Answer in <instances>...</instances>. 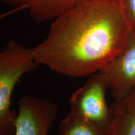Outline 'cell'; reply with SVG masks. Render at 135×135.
<instances>
[{
	"instance_id": "1",
	"label": "cell",
	"mask_w": 135,
	"mask_h": 135,
	"mask_svg": "<svg viewBox=\"0 0 135 135\" xmlns=\"http://www.w3.org/2000/svg\"><path fill=\"white\" fill-rule=\"evenodd\" d=\"M130 33L120 0H86L53 20L33 55L39 65L61 75L86 76L122 53Z\"/></svg>"
},
{
	"instance_id": "2",
	"label": "cell",
	"mask_w": 135,
	"mask_h": 135,
	"mask_svg": "<svg viewBox=\"0 0 135 135\" xmlns=\"http://www.w3.org/2000/svg\"><path fill=\"white\" fill-rule=\"evenodd\" d=\"M39 65L33 48H26L14 40L0 53V135L15 134L18 112L11 108L13 91L22 76Z\"/></svg>"
},
{
	"instance_id": "3",
	"label": "cell",
	"mask_w": 135,
	"mask_h": 135,
	"mask_svg": "<svg viewBox=\"0 0 135 135\" xmlns=\"http://www.w3.org/2000/svg\"><path fill=\"white\" fill-rule=\"evenodd\" d=\"M108 88L107 81L100 73L89 75L86 83L72 94L69 113L104 131L112 117L111 106L106 104L105 98Z\"/></svg>"
},
{
	"instance_id": "4",
	"label": "cell",
	"mask_w": 135,
	"mask_h": 135,
	"mask_svg": "<svg viewBox=\"0 0 135 135\" xmlns=\"http://www.w3.org/2000/svg\"><path fill=\"white\" fill-rule=\"evenodd\" d=\"M58 106L46 99L23 96L18 101L15 135H48Z\"/></svg>"
},
{
	"instance_id": "5",
	"label": "cell",
	"mask_w": 135,
	"mask_h": 135,
	"mask_svg": "<svg viewBox=\"0 0 135 135\" xmlns=\"http://www.w3.org/2000/svg\"><path fill=\"white\" fill-rule=\"evenodd\" d=\"M99 72L107 81L114 100L123 98L135 88L134 33L131 31L124 51Z\"/></svg>"
},
{
	"instance_id": "6",
	"label": "cell",
	"mask_w": 135,
	"mask_h": 135,
	"mask_svg": "<svg viewBox=\"0 0 135 135\" xmlns=\"http://www.w3.org/2000/svg\"><path fill=\"white\" fill-rule=\"evenodd\" d=\"M10 8L2 16L27 11L36 23L54 20L78 3L86 0H0Z\"/></svg>"
},
{
	"instance_id": "7",
	"label": "cell",
	"mask_w": 135,
	"mask_h": 135,
	"mask_svg": "<svg viewBox=\"0 0 135 135\" xmlns=\"http://www.w3.org/2000/svg\"><path fill=\"white\" fill-rule=\"evenodd\" d=\"M110 106L112 117L104 135H135V88Z\"/></svg>"
},
{
	"instance_id": "8",
	"label": "cell",
	"mask_w": 135,
	"mask_h": 135,
	"mask_svg": "<svg viewBox=\"0 0 135 135\" xmlns=\"http://www.w3.org/2000/svg\"><path fill=\"white\" fill-rule=\"evenodd\" d=\"M104 132L94 124L70 113L61 120L58 128L60 135H104Z\"/></svg>"
},
{
	"instance_id": "9",
	"label": "cell",
	"mask_w": 135,
	"mask_h": 135,
	"mask_svg": "<svg viewBox=\"0 0 135 135\" xmlns=\"http://www.w3.org/2000/svg\"><path fill=\"white\" fill-rule=\"evenodd\" d=\"M123 11L130 27L131 31L135 34V0H120Z\"/></svg>"
}]
</instances>
